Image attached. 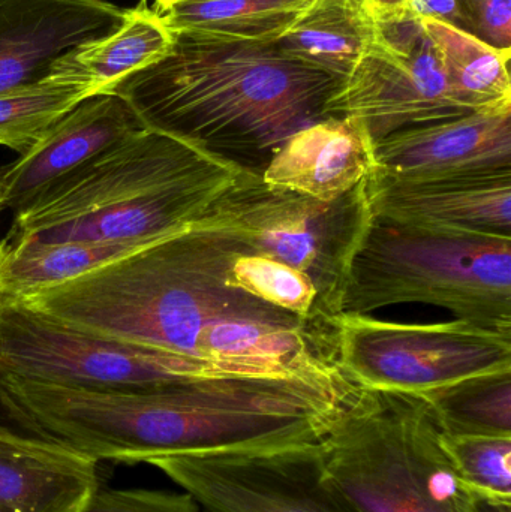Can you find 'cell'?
Instances as JSON below:
<instances>
[{
    "instance_id": "6da1fadb",
    "label": "cell",
    "mask_w": 511,
    "mask_h": 512,
    "mask_svg": "<svg viewBox=\"0 0 511 512\" xmlns=\"http://www.w3.org/2000/svg\"><path fill=\"white\" fill-rule=\"evenodd\" d=\"M227 237L195 222L75 279L15 298L78 330L188 361L207 378L353 382L336 327L228 283Z\"/></svg>"
},
{
    "instance_id": "7a4b0ae2",
    "label": "cell",
    "mask_w": 511,
    "mask_h": 512,
    "mask_svg": "<svg viewBox=\"0 0 511 512\" xmlns=\"http://www.w3.org/2000/svg\"><path fill=\"white\" fill-rule=\"evenodd\" d=\"M174 36L161 62L114 89L144 128L263 174L291 135L326 119L324 104L341 78L294 62L272 44Z\"/></svg>"
},
{
    "instance_id": "3957f363",
    "label": "cell",
    "mask_w": 511,
    "mask_h": 512,
    "mask_svg": "<svg viewBox=\"0 0 511 512\" xmlns=\"http://www.w3.org/2000/svg\"><path fill=\"white\" fill-rule=\"evenodd\" d=\"M239 171L143 128L15 213L5 237L26 243L164 239L194 225Z\"/></svg>"
},
{
    "instance_id": "277c9868",
    "label": "cell",
    "mask_w": 511,
    "mask_h": 512,
    "mask_svg": "<svg viewBox=\"0 0 511 512\" xmlns=\"http://www.w3.org/2000/svg\"><path fill=\"white\" fill-rule=\"evenodd\" d=\"M420 393L360 387L320 441L323 477L356 512H471Z\"/></svg>"
},
{
    "instance_id": "5b68a950",
    "label": "cell",
    "mask_w": 511,
    "mask_h": 512,
    "mask_svg": "<svg viewBox=\"0 0 511 512\" xmlns=\"http://www.w3.org/2000/svg\"><path fill=\"white\" fill-rule=\"evenodd\" d=\"M423 303L511 333V239L372 219L354 256L344 313Z\"/></svg>"
},
{
    "instance_id": "8992f818",
    "label": "cell",
    "mask_w": 511,
    "mask_h": 512,
    "mask_svg": "<svg viewBox=\"0 0 511 512\" xmlns=\"http://www.w3.org/2000/svg\"><path fill=\"white\" fill-rule=\"evenodd\" d=\"M372 219L368 177L336 200L321 201L239 171L197 222L308 276L335 322L344 313L351 264Z\"/></svg>"
},
{
    "instance_id": "52a82bcc",
    "label": "cell",
    "mask_w": 511,
    "mask_h": 512,
    "mask_svg": "<svg viewBox=\"0 0 511 512\" xmlns=\"http://www.w3.org/2000/svg\"><path fill=\"white\" fill-rule=\"evenodd\" d=\"M188 361L96 336L0 297V379L96 391H141L206 379Z\"/></svg>"
},
{
    "instance_id": "ba28073f",
    "label": "cell",
    "mask_w": 511,
    "mask_h": 512,
    "mask_svg": "<svg viewBox=\"0 0 511 512\" xmlns=\"http://www.w3.org/2000/svg\"><path fill=\"white\" fill-rule=\"evenodd\" d=\"M335 327L339 364L363 388L425 393L511 370V333L462 319L402 324L342 313Z\"/></svg>"
},
{
    "instance_id": "9c48e42d",
    "label": "cell",
    "mask_w": 511,
    "mask_h": 512,
    "mask_svg": "<svg viewBox=\"0 0 511 512\" xmlns=\"http://www.w3.org/2000/svg\"><path fill=\"white\" fill-rule=\"evenodd\" d=\"M371 5L377 33L327 99L323 116L357 120L375 144L401 129L471 114L450 90L422 20Z\"/></svg>"
},
{
    "instance_id": "30bf717a",
    "label": "cell",
    "mask_w": 511,
    "mask_h": 512,
    "mask_svg": "<svg viewBox=\"0 0 511 512\" xmlns=\"http://www.w3.org/2000/svg\"><path fill=\"white\" fill-rule=\"evenodd\" d=\"M201 512H356L323 477L320 442L149 462Z\"/></svg>"
},
{
    "instance_id": "8fae6325",
    "label": "cell",
    "mask_w": 511,
    "mask_h": 512,
    "mask_svg": "<svg viewBox=\"0 0 511 512\" xmlns=\"http://www.w3.org/2000/svg\"><path fill=\"white\" fill-rule=\"evenodd\" d=\"M375 170L422 182L511 171V108L411 126L374 144Z\"/></svg>"
},
{
    "instance_id": "7c38bea8",
    "label": "cell",
    "mask_w": 511,
    "mask_h": 512,
    "mask_svg": "<svg viewBox=\"0 0 511 512\" xmlns=\"http://www.w3.org/2000/svg\"><path fill=\"white\" fill-rule=\"evenodd\" d=\"M144 128L117 93H99L59 120L29 152L0 170L5 209L18 213L60 180Z\"/></svg>"
},
{
    "instance_id": "4fadbf2b",
    "label": "cell",
    "mask_w": 511,
    "mask_h": 512,
    "mask_svg": "<svg viewBox=\"0 0 511 512\" xmlns=\"http://www.w3.org/2000/svg\"><path fill=\"white\" fill-rule=\"evenodd\" d=\"M110 0H0V92L47 75L63 54L113 32Z\"/></svg>"
},
{
    "instance_id": "5bb4252c",
    "label": "cell",
    "mask_w": 511,
    "mask_h": 512,
    "mask_svg": "<svg viewBox=\"0 0 511 512\" xmlns=\"http://www.w3.org/2000/svg\"><path fill=\"white\" fill-rule=\"evenodd\" d=\"M368 194L377 218L429 230L511 239V171L422 182L371 173Z\"/></svg>"
},
{
    "instance_id": "9a60e30c",
    "label": "cell",
    "mask_w": 511,
    "mask_h": 512,
    "mask_svg": "<svg viewBox=\"0 0 511 512\" xmlns=\"http://www.w3.org/2000/svg\"><path fill=\"white\" fill-rule=\"evenodd\" d=\"M374 170V143L363 126L348 117H326L291 135L261 177L269 185L333 201Z\"/></svg>"
},
{
    "instance_id": "2e32d148",
    "label": "cell",
    "mask_w": 511,
    "mask_h": 512,
    "mask_svg": "<svg viewBox=\"0 0 511 512\" xmlns=\"http://www.w3.org/2000/svg\"><path fill=\"white\" fill-rule=\"evenodd\" d=\"M371 0H317L273 47L294 62L345 78L377 33Z\"/></svg>"
},
{
    "instance_id": "e0dca14e",
    "label": "cell",
    "mask_w": 511,
    "mask_h": 512,
    "mask_svg": "<svg viewBox=\"0 0 511 512\" xmlns=\"http://www.w3.org/2000/svg\"><path fill=\"white\" fill-rule=\"evenodd\" d=\"M98 489V462L75 451L0 453V512H81Z\"/></svg>"
},
{
    "instance_id": "ac0fdd59",
    "label": "cell",
    "mask_w": 511,
    "mask_h": 512,
    "mask_svg": "<svg viewBox=\"0 0 511 512\" xmlns=\"http://www.w3.org/2000/svg\"><path fill=\"white\" fill-rule=\"evenodd\" d=\"M317 0H179L161 12L174 35L221 44H273Z\"/></svg>"
},
{
    "instance_id": "d6986e66",
    "label": "cell",
    "mask_w": 511,
    "mask_h": 512,
    "mask_svg": "<svg viewBox=\"0 0 511 512\" xmlns=\"http://www.w3.org/2000/svg\"><path fill=\"white\" fill-rule=\"evenodd\" d=\"M174 42L176 36L164 17L141 0L125 9L113 32L74 48L68 57L99 95L113 93L126 78L161 62Z\"/></svg>"
},
{
    "instance_id": "ffe728a7",
    "label": "cell",
    "mask_w": 511,
    "mask_h": 512,
    "mask_svg": "<svg viewBox=\"0 0 511 512\" xmlns=\"http://www.w3.org/2000/svg\"><path fill=\"white\" fill-rule=\"evenodd\" d=\"M155 242L26 243L0 237V297L20 298L75 279Z\"/></svg>"
},
{
    "instance_id": "44dd1931",
    "label": "cell",
    "mask_w": 511,
    "mask_h": 512,
    "mask_svg": "<svg viewBox=\"0 0 511 512\" xmlns=\"http://www.w3.org/2000/svg\"><path fill=\"white\" fill-rule=\"evenodd\" d=\"M68 53L39 80L0 92V147L29 152L69 111L98 95Z\"/></svg>"
},
{
    "instance_id": "7402d4cb",
    "label": "cell",
    "mask_w": 511,
    "mask_h": 512,
    "mask_svg": "<svg viewBox=\"0 0 511 512\" xmlns=\"http://www.w3.org/2000/svg\"><path fill=\"white\" fill-rule=\"evenodd\" d=\"M437 45L447 83L467 113L511 108V50H498L452 24L422 20Z\"/></svg>"
},
{
    "instance_id": "603a6c76",
    "label": "cell",
    "mask_w": 511,
    "mask_h": 512,
    "mask_svg": "<svg viewBox=\"0 0 511 512\" xmlns=\"http://www.w3.org/2000/svg\"><path fill=\"white\" fill-rule=\"evenodd\" d=\"M420 394L447 435L511 438V370L471 376Z\"/></svg>"
},
{
    "instance_id": "cb8c5ba5",
    "label": "cell",
    "mask_w": 511,
    "mask_h": 512,
    "mask_svg": "<svg viewBox=\"0 0 511 512\" xmlns=\"http://www.w3.org/2000/svg\"><path fill=\"white\" fill-rule=\"evenodd\" d=\"M222 233L227 237L228 283L302 318L320 319L335 325L324 312L317 288L308 276L245 245L225 231Z\"/></svg>"
},
{
    "instance_id": "d4e9b609",
    "label": "cell",
    "mask_w": 511,
    "mask_h": 512,
    "mask_svg": "<svg viewBox=\"0 0 511 512\" xmlns=\"http://www.w3.org/2000/svg\"><path fill=\"white\" fill-rule=\"evenodd\" d=\"M441 447L470 495L511 502V438L441 433Z\"/></svg>"
},
{
    "instance_id": "484cf974",
    "label": "cell",
    "mask_w": 511,
    "mask_h": 512,
    "mask_svg": "<svg viewBox=\"0 0 511 512\" xmlns=\"http://www.w3.org/2000/svg\"><path fill=\"white\" fill-rule=\"evenodd\" d=\"M68 447L45 432L0 384V453L60 454Z\"/></svg>"
},
{
    "instance_id": "4316f807",
    "label": "cell",
    "mask_w": 511,
    "mask_h": 512,
    "mask_svg": "<svg viewBox=\"0 0 511 512\" xmlns=\"http://www.w3.org/2000/svg\"><path fill=\"white\" fill-rule=\"evenodd\" d=\"M81 512H201L189 493L153 490H102L99 487Z\"/></svg>"
},
{
    "instance_id": "83f0119b",
    "label": "cell",
    "mask_w": 511,
    "mask_h": 512,
    "mask_svg": "<svg viewBox=\"0 0 511 512\" xmlns=\"http://www.w3.org/2000/svg\"><path fill=\"white\" fill-rule=\"evenodd\" d=\"M465 32L498 50H511V0H459Z\"/></svg>"
},
{
    "instance_id": "f1b7e54d",
    "label": "cell",
    "mask_w": 511,
    "mask_h": 512,
    "mask_svg": "<svg viewBox=\"0 0 511 512\" xmlns=\"http://www.w3.org/2000/svg\"><path fill=\"white\" fill-rule=\"evenodd\" d=\"M405 9L420 20H438L452 24L458 29L465 30L464 15H462L459 0H402Z\"/></svg>"
},
{
    "instance_id": "f546056e",
    "label": "cell",
    "mask_w": 511,
    "mask_h": 512,
    "mask_svg": "<svg viewBox=\"0 0 511 512\" xmlns=\"http://www.w3.org/2000/svg\"><path fill=\"white\" fill-rule=\"evenodd\" d=\"M471 512H511V502L494 501V499L473 496Z\"/></svg>"
},
{
    "instance_id": "4dcf8cb0",
    "label": "cell",
    "mask_w": 511,
    "mask_h": 512,
    "mask_svg": "<svg viewBox=\"0 0 511 512\" xmlns=\"http://www.w3.org/2000/svg\"><path fill=\"white\" fill-rule=\"evenodd\" d=\"M179 2V0H153L152 8L155 9V11H158L159 14L161 12H164L165 9L168 8V6L173 5V3Z\"/></svg>"
},
{
    "instance_id": "1f68e13d",
    "label": "cell",
    "mask_w": 511,
    "mask_h": 512,
    "mask_svg": "<svg viewBox=\"0 0 511 512\" xmlns=\"http://www.w3.org/2000/svg\"><path fill=\"white\" fill-rule=\"evenodd\" d=\"M3 209H5V204H3L2 188H0V213L3 212Z\"/></svg>"
},
{
    "instance_id": "d6a6232c",
    "label": "cell",
    "mask_w": 511,
    "mask_h": 512,
    "mask_svg": "<svg viewBox=\"0 0 511 512\" xmlns=\"http://www.w3.org/2000/svg\"><path fill=\"white\" fill-rule=\"evenodd\" d=\"M146 2H147V0H146Z\"/></svg>"
}]
</instances>
